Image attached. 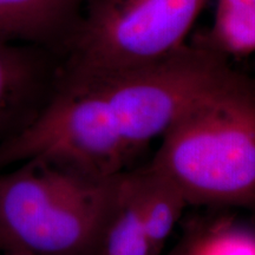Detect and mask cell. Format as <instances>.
Segmentation results:
<instances>
[{"mask_svg": "<svg viewBox=\"0 0 255 255\" xmlns=\"http://www.w3.org/2000/svg\"><path fill=\"white\" fill-rule=\"evenodd\" d=\"M149 164L188 205L255 206V87L237 76L181 116Z\"/></svg>", "mask_w": 255, "mask_h": 255, "instance_id": "1", "label": "cell"}, {"mask_svg": "<svg viewBox=\"0 0 255 255\" xmlns=\"http://www.w3.org/2000/svg\"><path fill=\"white\" fill-rule=\"evenodd\" d=\"M131 176L152 255H161L184 208L189 205L182 193L150 165L131 171Z\"/></svg>", "mask_w": 255, "mask_h": 255, "instance_id": "9", "label": "cell"}, {"mask_svg": "<svg viewBox=\"0 0 255 255\" xmlns=\"http://www.w3.org/2000/svg\"><path fill=\"white\" fill-rule=\"evenodd\" d=\"M208 0H92L71 34L66 68L108 73L149 65L184 46Z\"/></svg>", "mask_w": 255, "mask_h": 255, "instance_id": "5", "label": "cell"}, {"mask_svg": "<svg viewBox=\"0 0 255 255\" xmlns=\"http://www.w3.org/2000/svg\"><path fill=\"white\" fill-rule=\"evenodd\" d=\"M1 248H2V239H1V235H0V252H1Z\"/></svg>", "mask_w": 255, "mask_h": 255, "instance_id": "13", "label": "cell"}, {"mask_svg": "<svg viewBox=\"0 0 255 255\" xmlns=\"http://www.w3.org/2000/svg\"><path fill=\"white\" fill-rule=\"evenodd\" d=\"M210 37L220 55L255 52V0H219Z\"/></svg>", "mask_w": 255, "mask_h": 255, "instance_id": "10", "label": "cell"}, {"mask_svg": "<svg viewBox=\"0 0 255 255\" xmlns=\"http://www.w3.org/2000/svg\"><path fill=\"white\" fill-rule=\"evenodd\" d=\"M133 156L94 85L65 70L36 116L0 143V171L41 158L111 177Z\"/></svg>", "mask_w": 255, "mask_h": 255, "instance_id": "4", "label": "cell"}, {"mask_svg": "<svg viewBox=\"0 0 255 255\" xmlns=\"http://www.w3.org/2000/svg\"><path fill=\"white\" fill-rule=\"evenodd\" d=\"M168 255H255V232L218 222L194 229Z\"/></svg>", "mask_w": 255, "mask_h": 255, "instance_id": "11", "label": "cell"}, {"mask_svg": "<svg viewBox=\"0 0 255 255\" xmlns=\"http://www.w3.org/2000/svg\"><path fill=\"white\" fill-rule=\"evenodd\" d=\"M46 76V58L36 45L0 40V135L5 139L39 111L34 107Z\"/></svg>", "mask_w": 255, "mask_h": 255, "instance_id": "6", "label": "cell"}, {"mask_svg": "<svg viewBox=\"0 0 255 255\" xmlns=\"http://www.w3.org/2000/svg\"><path fill=\"white\" fill-rule=\"evenodd\" d=\"M117 175L94 176L41 158L0 171L1 252L97 255Z\"/></svg>", "mask_w": 255, "mask_h": 255, "instance_id": "2", "label": "cell"}, {"mask_svg": "<svg viewBox=\"0 0 255 255\" xmlns=\"http://www.w3.org/2000/svg\"><path fill=\"white\" fill-rule=\"evenodd\" d=\"M97 255H152L131 171L117 175L101 231Z\"/></svg>", "mask_w": 255, "mask_h": 255, "instance_id": "8", "label": "cell"}, {"mask_svg": "<svg viewBox=\"0 0 255 255\" xmlns=\"http://www.w3.org/2000/svg\"><path fill=\"white\" fill-rule=\"evenodd\" d=\"M2 253H4V255H34V254L28 253L26 251H23L20 250V248H15V247L6 248L5 251H2Z\"/></svg>", "mask_w": 255, "mask_h": 255, "instance_id": "12", "label": "cell"}, {"mask_svg": "<svg viewBox=\"0 0 255 255\" xmlns=\"http://www.w3.org/2000/svg\"><path fill=\"white\" fill-rule=\"evenodd\" d=\"M65 70L94 85L133 155L238 76L210 47L186 46L158 62L124 71Z\"/></svg>", "mask_w": 255, "mask_h": 255, "instance_id": "3", "label": "cell"}, {"mask_svg": "<svg viewBox=\"0 0 255 255\" xmlns=\"http://www.w3.org/2000/svg\"><path fill=\"white\" fill-rule=\"evenodd\" d=\"M79 0H0V40L41 44L71 26Z\"/></svg>", "mask_w": 255, "mask_h": 255, "instance_id": "7", "label": "cell"}]
</instances>
